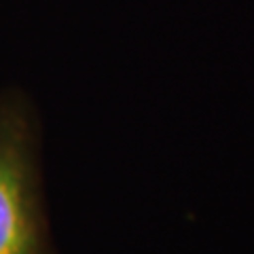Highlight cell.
Masks as SVG:
<instances>
[{"instance_id":"1","label":"cell","mask_w":254,"mask_h":254,"mask_svg":"<svg viewBox=\"0 0 254 254\" xmlns=\"http://www.w3.org/2000/svg\"><path fill=\"white\" fill-rule=\"evenodd\" d=\"M0 254H53L41 172V125L19 89L0 91Z\"/></svg>"}]
</instances>
